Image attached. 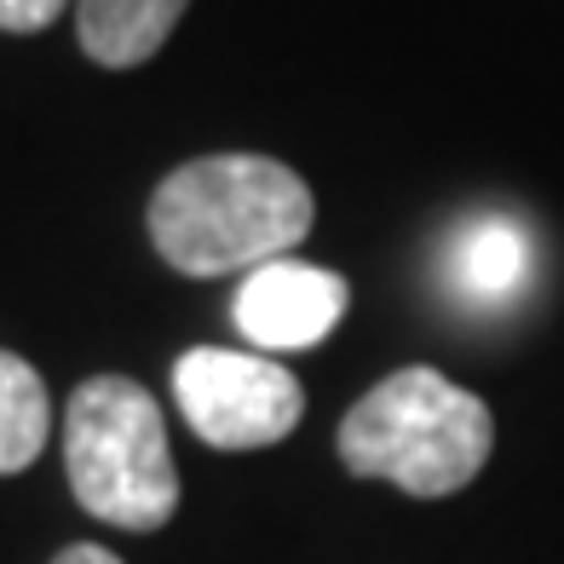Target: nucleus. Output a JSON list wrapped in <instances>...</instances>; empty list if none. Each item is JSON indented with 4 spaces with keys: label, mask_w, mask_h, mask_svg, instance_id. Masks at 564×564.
Here are the masks:
<instances>
[{
    "label": "nucleus",
    "mask_w": 564,
    "mask_h": 564,
    "mask_svg": "<svg viewBox=\"0 0 564 564\" xmlns=\"http://www.w3.org/2000/svg\"><path fill=\"white\" fill-rule=\"evenodd\" d=\"M312 185L276 156H248V150L196 156L173 167L150 196V242L185 276H225L289 260L312 237Z\"/></svg>",
    "instance_id": "1"
},
{
    "label": "nucleus",
    "mask_w": 564,
    "mask_h": 564,
    "mask_svg": "<svg viewBox=\"0 0 564 564\" xmlns=\"http://www.w3.org/2000/svg\"><path fill=\"white\" fill-rule=\"evenodd\" d=\"M496 449V415L449 375L409 364L369 387L340 421V460L357 478H387L415 501L455 496Z\"/></svg>",
    "instance_id": "2"
},
{
    "label": "nucleus",
    "mask_w": 564,
    "mask_h": 564,
    "mask_svg": "<svg viewBox=\"0 0 564 564\" xmlns=\"http://www.w3.org/2000/svg\"><path fill=\"white\" fill-rule=\"evenodd\" d=\"M64 473L93 519L162 530L178 512V467L156 398L127 375H93L64 409Z\"/></svg>",
    "instance_id": "3"
},
{
    "label": "nucleus",
    "mask_w": 564,
    "mask_h": 564,
    "mask_svg": "<svg viewBox=\"0 0 564 564\" xmlns=\"http://www.w3.org/2000/svg\"><path fill=\"white\" fill-rule=\"evenodd\" d=\"M173 398L191 432L214 449H265L282 444L305 415V392L294 369L265 351L191 346L173 364Z\"/></svg>",
    "instance_id": "4"
},
{
    "label": "nucleus",
    "mask_w": 564,
    "mask_h": 564,
    "mask_svg": "<svg viewBox=\"0 0 564 564\" xmlns=\"http://www.w3.org/2000/svg\"><path fill=\"white\" fill-rule=\"evenodd\" d=\"M351 305V282L340 271H323V265H305V260H271V265H253L237 289V317L242 340L253 351H305L335 335V323L346 317Z\"/></svg>",
    "instance_id": "5"
},
{
    "label": "nucleus",
    "mask_w": 564,
    "mask_h": 564,
    "mask_svg": "<svg viewBox=\"0 0 564 564\" xmlns=\"http://www.w3.org/2000/svg\"><path fill=\"white\" fill-rule=\"evenodd\" d=\"M185 7L191 0H75V35L93 64L133 69L162 53Z\"/></svg>",
    "instance_id": "6"
},
{
    "label": "nucleus",
    "mask_w": 564,
    "mask_h": 564,
    "mask_svg": "<svg viewBox=\"0 0 564 564\" xmlns=\"http://www.w3.org/2000/svg\"><path fill=\"white\" fill-rule=\"evenodd\" d=\"M46 432H53L46 380L18 351H0V478L30 467L46 449Z\"/></svg>",
    "instance_id": "7"
},
{
    "label": "nucleus",
    "mask_w": 564,
    "mask_h": 564,
    "mask_svg": "<svg viewBox=\"0 0 564 564\" xmlns=\"http://www.w3.org/2000/svg\"><path fill=\"white\" fill-rule=\"evenodd\" d=\"M530 271V242L519 225L484 219L455 242V289L473 300H507Z\"/></svg>",
    "instance_id": "8"
},
{
    "label": "nucleus",
    "mask_w": 564,
    "mask_h": 564,
    "mask_svg": "<svg viewBox=\"0 0 564 564\" xmlns=\"http://www.w3.org/2000/svg\"><path fill=\"white\" fill-rule=\"evenodd\" d=\"M64 7H69V0H0V30H7V35H35Z\"/></svg>",
    "instance_id": "9"
},
{
    "label": "nucleus",
    "mask_w": 564,
    "mask_h": 564,
    "mask_svg": "<svg viewBox=\"0 0 564 564\" xmlns=\"http://www.w3.org/2000/svg\"><path fill=\"white\" fill-rule=\"evenodd\" d=\"M53 564H121L110 547H93V542H75V547H64Z\"/></svg>",
    "instance_id": "10"
}]
</instances>
